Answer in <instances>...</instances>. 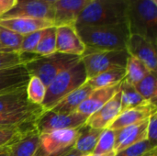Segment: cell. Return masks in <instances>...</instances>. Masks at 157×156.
I'll return each mask as SVG.
<instances>
[{"label":"cell","mask_w":157,"mask_h":156,"mask_svg":"<svg viewBox=\"0 0 157 156\" xmlns=\"http://www.w3.org/2000/svg\"><path fill=\"white\" fill-rule=\"evenodd\" d=\"M76 31L86 49L95 51H123L131 35L127 22L103 26H78Z\"/></svg>","instance_id":"6da1fadb"},{"label":"cell","mask_w":157,"mask_h":156,"mask_svg":"<svg viewBox=\"0 0 157 156\" xmlns=\"http://www.w3.org/2000/svg\"><path fill=\"white\" fill-rule=\"evenodd\" d=\"M127 24L131 34L157 45V4L153 0H127Z\"/></svg>","instance_id":"3957f363"},{"label":"cell","mask_w":157,"mask_h":156,"mask_svg":"<svg viewBox=\"0 0 157 156\" xmlns=\"http://www.w3.org/2000/svg\"><path fill=\"white\" fill-rule=\"evenodd\" d=\"M153 1H154L155 3H156V4H157V0H153Z\"/></svg>","instance_id":"f6af8a7d"},{"label":"cell","mask_w":157,"mask_h":156,"mask_svg":"<svg viewBox=\"0 0 157 156\" xmlns=\"http://www.w3.org/2000/svg\"><path fill=\"white\" fill-rule=\"evenodd\" d=\"M81 61V56L54 52L47 56H36L25 65L29 76H37L47 87L62 72Z\"/></svg>","instance_id":"5b68a950"},{"label":"cell","mask_w":157,"mask_h":156,"mask_svg":"<svg viewBox=\"0 0 157 156\" xmlns=\"http://www.w3.org/2000/svg\"><path fill=\"white\" fill-rule=\"evenodd\" d=\"M33 104L28 100L26 88L0 96V112L23 109Z\"/></svg>","instance_id":"603a6c76"},{"label":"cell","mask_w":157,"mask_h":156,"mask_svg":"<svg viewBox=\"0 0 157 156\" xmlns=\"http://www.w3.org/2000/svg\"><path fill=\"white\" fill-rule=\"evenodd\" d=\"M148 120L141 123L131 125L117 131L114 151L117 153L139 142L146 140V128Z\"/></svg>","instance_id":"ffe728a7"},{"label":"cell","mask_w":157,"mask_h":156,"mask_svg":"<svg viewBox=\"0 0 157 156\" xmlns=\"http://www.w3.org/2000/svg\"><path fill=\"white\" fill-rule=\"evenodd\" d=\"M103 130H98L84 124L80 128L79 135L74 144V148L82 154H92L96 148L99 136Z\"/></svg>","instance_id":"7402d4cb"},{"label":"cell","mask_w":157,"mask_h":156,"mask_svg":"<svg viewBox=\"0 0 157 156\" xmlns=\"http://www.w3.org/2000/svg\"><path fill=\"white\" fill-rule=\"evenodd\" d=\"M126 75L125 68H116L112 70H109L98 74L91 78L86 79V82L94 88H103L111 86L121 83Z\"/></svg>","instance_id":"cb8c5ba5"},{"label":"cell","mask_w":157,"mask_h":156,"mask_svg":"<svg viewBox=\"0 0 157 156\" xmlns=\"http://www.w3.org/2000/svg\"><path fill=\"white\" fill-rule=\"evenodd\" d=\"M121 112V97L119 91L111 99H109L98 110L90 115L86 125L98 130L108 129Z\"/></svg>","instance_id":"7c38bea8"},{"label":"cell","mask_w":157,"mask_h":156,"mask_svg":"<svg viewBox=\"0 0 157 156\" xmlns=\"http://www.w3.org/2000/svg\"><path fill=\"white\" fill-rule=\"evenodd\" d=\"M86 74L82 61L60 73L46 87V94L41 108L44 111L52 109L69 93L86 81Z\"/></svg>","instance_id":"277c9868"},{"label":"cell","mask_w":157,"mask_h":156,"mask_svg":"<svg viewBox=\"0 0 157 156\" xmlns=\"http://www.w3.org/2000/svg\"><path fill=\"white\" fill-rule=\"evenodd\" d=\"M19 1H27V0H18V2H19ZM43 1H46V2L51 3V4H53L56 0H43Z\"/></svg>","instance_id":"b9f144b4"},{"label":"cell","mask_w":157,"mask_h":156,"mask_svg":"<svg viewBox=\"0 0 157 156\" xmlns=\"http://www.w3.org/2000/svg\"><path fill=\"white\" fill-rule=\"evenodd\" d=\"M93 90L95 89L86 81L82 86L64 97L57 105H55L50 110L61 114H69L75 112L77 108L88 97Z\"/></svg>","instance_id":"44dd1931"},{"label":"cell","mask_w":157,"mask_h":156,"mask_svg":"<svg viewBox=\"0 0 157 156\" xmlns=\"http://www.w3.org/2000/svg\"><path fill=\"white\" fill-rule=\"evenodd\" d=\"M81 156H94L93 154H82Z\"/></svg>","instance_id":"7bdbcfd3"},{"label":"cell","mask_w":157,"mask_h":156,"mask_svg":"<svg viewBox=\"0 0 157 156\" xmlns=\"http://www.w3.org/2000/svg\"><path fill=\"white\" fill-rule=\"evenodd\" d=\"M0 51H4V50H3V48H2V46H1V44H0Z\"/></svg>","instance_id":"ee69618b"},{"label":"cell","mask_w":157,"mask_h":156,"mask_svg":"<svg viewBox=\"0 0 157 156\" xmlns=\"http://www.w3.org/2000/svg\"><path fill=\"white\" fill-rule=\"evenodd\" d=\"M156 104L149 101L145 102L136 108L121 112V114L108 129L118 131L131 125L141 123L144 120H147L153 114L156 113Z\"/></svg>","instance_id":"9a60e30c"},{"label":"cell","mask_w":157,"mask_h":156,"mask_svg":"<svg viewBox=\"0 0 157 156\" xmlns=\"http://www.w3.org/2000/svg\"><path fill=\"white\" fill-rule=\"evenodd\" d=\"M72 147H73V146H72ZM72 147L66 148V149H64V150H63V151H61V152L55 153V154H46V153L41 149V147H40V145L38 151L36 152V154H35V155L34 156H64L69 151H70V150H71V149H72Z\"/></svg>","instance_id":"74e56055"},{"label":"cell","mask_w":157,"mask_h":156,"mask_svg":"<svg viewBox=\"0 0 157 156\" xmlns=\"http://www.w3.org/2000/svg\"><path fill=\"white\" fill-rule=\"evenodd\" d=\"M126 50L131 56L143 62L150 71L156 72V45L149 40L138 34H131Z\"/></svg>","instance_id":"30bf717a"},{"label":"cell","mask_w":157,"mask_h":156,"mask_svg":"<svg viewBox=\"0 0 157 156\" xmlns=\"http://www.w3.org/2000/svg\"><path fill=\"white\" fill-rule=\"evenodd\" d=\"M26 92L29 103L41 106L46 94V86L37 76H30L26 87Z\"/></svg>","instance_id":"f546056e"},{"label":"cell","mask_w":157,"mask_h":156,"mask_svg":"<svg viewBox=\"0 0 157 156\" xmlns=\"http://www.w3.org/2000/svg\"><path fill=\"white\" fill-rule=\"evenodd\" d=\"M86 46L79 37L75 25L56 27V51L64 54L82 56Z\"/></svg>","instance_id":"8fae6325"},{"label":"cell","mask_w":157,"mask_h":156,"mask_svg":"<svg viewBox=\"0 0 157 156\" xmlns=\"http://www.w3.org/2000/svg\"><path fill=\"white\" fill-rule=\"evenodd\" d=\"M43 112L41 106L37 105H31L23 109L0 112V129L17 128L26 123L36 121Z\"/></svg>","instance_id":"ac0fdd59"},{"label":"cell","mask_w":157,"mask_h":156,"mask_svg":"<svg viewBox=\"0 0 157 156\" xmlns=\"http://www.w3.org/2000/svg\"><path fill=\"white\" fill-rule=\"evenodd\" d=\"M81 127L77 129L57 130L41 133L40 135V145L41 149L49 154L72 147L79 135Z\"/></svg>","instance_id":"9c48e42d"},{"label":"cell","mask_w":157,"mask_h":156,"mask_svg":"<svg viewBox=\"0 0 157 156\" xmlns=\"http://www.w3.org/2000/svg\"><path fill=\"white\" fill-rule=\"evenodd\" d=\"M129 56L127 50L95 51L86 49L81 56V61L88 79L109 70L125 68Z\"/></svg>","instance_id":"8992f818"},{"label":"cell","mask_w":157,"mask_h":156,"mask_svg":"<svg viewBox=\"0 0 157 156\" xmlns=\"http://www.w3.org/2000/svg\"><path fill=\"white\" fill-rule=\"evenodd\" d=\"M120 91L121 97V112L148 102L136 91L134 86L129 84L124 79L121 81Z\"/></svg>","instance_id":"d4e9b609"},{"label":"cell","mask_w":157,"mask_h":156,"mask_svg":"<svg viewBox=\"0 0 157 156\" xmlns=\"http://www.w3.org/2000/svg\"><path fill=\"white\" fill-rule=\"evenodd\" d=\"M115 154H116V152L115 151H111V152H109V153H106V154H99V155L97 156H115Z\"/></svg>","instance_id":"60d3db41"},{"label":"cell","mask_w":157,"mask_h":156,"mask_svg":"<svg viewBox=\"0 0 157 156\" xmlns=\"http://www.w3.org/2000/svg\"><path fill=\"white\" fill-rule=\"evenodd\" d=\"M121 83L103 88L95 89L88 96V97L77 108L75 112L89 117L102 106H104L109 99H111L121 89Z\"/></svg>","instance_id":"e0dca14e"},{"label":"cell","mask_w":157,"mask_h":156,"mask_svg":"<svg viewBox=\"0 0 157 156\" xmlns=\"http://www.w3.org/2000/svg\"><path fill=\"white\" fill-rule=\"evenodd\" d=\"M155 148L156 146L151 143L148 140H144L117 153L115 156H143Z\"/></svg>","instance_id":"d6a6232c"},{"label":"cell","mask_w":157,"mask_h":156,"mask_svg":"<svg viewBox=\"0 0 157 156\" xmlns=\"http://www.w3.org/2000/svg\"><path fill=\"white\" fill-rule=\"evenodd\" d=\"M29 78L24 64L0 70V96L26 88Z\"/></svg>","instance_id":"2e32d148"},{"label":"cell","mask_w":157,"mask_h":156,"mask_svg":"<svg viewBox=\"0 0 157 156\" xmlns=\"http://www.w3.org/2000/svg\"><path fill=\"white\" fill-rule=\"evenodd\" d=\"M44 29L37 30L35 32H32V33H29V34H27V35L23 36V40H22V43H21L19 52L33 53L34 54L35 49L38 46L40 39H41V36L43 34Z\"/></svg>","instance_id":"836d02e7"},{"label":"cell","mask_w":157,"mask_h":156,"mask_svg":"<svg viewBox=\"0 0 157 156\" xmlns=\"http://www.w3.org/2000/svg\"><path fill=\"white\" fill-rule=\"evenodd\" d=\"M87 118V116L78 112L61 114L47 110L36 120L35 127L40 134L57 130L77 129L86 123Z\"/></svg>","instance_id":"52a82bcc"},{"label":"cell","mask_w":157,"mask_h":156,"mask_svg":"<svg viewBox=\"0 0 157 156\" xmlns=\"http://www.w3.org/2000/svg\"><path fill=\"white\" fill-rule=\"evenodd\" d=\"M17 2L18 0H0V17L10 11Z\"/></svg>","instance_id":"8d00e7d4"},{"label":"cell","mask_w":157,"mask_h":156,"mask_svg":"<svg viewBox=\"0 0 157 156\" xmlns=\"http://www.w3.org/2000/svg\"><path fill=\"white\" fill-rule=\"evenodd\" d=\"M125 70L126 75L124 80L132 86H135L137 83H139L150 72V70L143 62L131 55L128 57Z\"/></svg>","instance_id":"4316f807"},{"label":"cell","mask_w":157,"mask_h":156,"mask_svg":"<svg viewBox=\"0 0 157 156\" xmlns=\"http://www.w3.org/2000/svg\"><path fill=\"white\" fill-rule=\"evenodd\" d=\"M40 133L35 123L26 128L17 137L6 144L10 156H34L40 147Z\"/></svg>","instance_id":"4fadbf2b"},{"label":"cell","mask_w":157,"mask_h":156,"mask_svg":"<svg viewBox=\"0 0 157 156\" xmlns=\"http://www.w3.org/2000/svg\"><path fill=\"white\" fill-rule=\"evenodd\" d=\"M0 26L8 29L12 31H15L22 36H25L27 34L35 32L37 30L44 29L54 25L50 20L17 17L0 18Z\"/></svg>","instance_id":"d6986e66"},{"label":"cell","mask_w":157,"mask_h":156,"mask_svg":"<svg viewBox=\"0 0 157 156\" xmlns=\"http://www.w3.org/2000/svg\"><path fill=\"white\" fill-rule=\"evenodd\" d=\"M54 52H56V27L52 26L44 29L34 54L38 56H47Z\"/></svg>","instance_id":"83f0119b"},{"label":"cell","mask_w":157,"mask_h":156,"mask_svg":"<svg viewBox=\"0 0 157 156\" xmlns=\"http://www.w3.org/2000/svg\"><path fill=\"white\" fill-rule=\"evenodd\" d=\"M116 135H117V131L115 130H110V129L103 130L99 136L96 148L92 153L93 155L97 156L114 151Z\"/></svg>","instance_id":"1f68e13d"},{"label":"cell","mask_w":157,"mask_h":156,"mask_svg":"<svg viewBox=\"0 0 157 156\" xmlns=\"http://www.w3.org/2000/svg\"><path fill=\"white\" fill-rule=\"evenodd\" d=\"M143 156H157L156 148H155V149H154V150H152V151H150V152H148L147 154H145L144 155H143Z\"/></svg>","instance_id":"ab89813d"},{"label":"cell","mask_w":157,"mask_h":156,"mask_svg":"<svg viewBox=\"0 0 157 156\" xmlns=\"http://www.w3.org/2000/svg\"><path fill=\"white\" fill-rule=\"evenodd\" d=\"M136 91L146 100L156 104L157 80L156 72L150 71L139 83L134 86Z\"/></svg>","instance_id":"484cf974"},{"label":"cell","mask_w":157,"mask_h":156,"mask_svg":"<svg viewBox=\"0 0 157 156\" xmlns=\"http://www.w3.org/2000/svg\"><path fill=\"white\" fill-rule=\"evenodd\" d=\"M17 17L45 19L52 22L53 19L52 4L43 0L19 1L10 11H8L0 18Z\"/></svg>","instance_id":"ba28073f"},{"label":"cell","mask_w":157,"mask_h":156,"mask_svg":"<svg viewBox=\"0 0 157 156\" xmlns=\"http://www.w3.org/2000/svg\"><path fill=\"white\" fill-rule=\"evenodd\" d=\"M89 0H56L52 4L53 25H75Z\"/></svg>","instance_id":"5bb4252c"},{"label":"cell","mask_w":157,"mask_h":156,"mask_svg":"<svg viewBox=\"0 0 157 156\" xmlns=\"http://www.w3.org/2000/svg\"><path fill=\"white\" fill-rule=\"evenodd\" d=\"M82 155V154L80 153V152H78L77 150H75V148H74V146L72 147V149L65 154L64 156H81Z\"/></svg>","instance_id":"f35d334b"},{"label":"cell","mask_w":157,"mask_h":156,"mask_svg":"<svg viewBox=\"0 0 157 156\" xmlns=\"http://www.w3.org/2000/svg\"><path fill=\"white\" fill-rule=\"evenodd\" d=\"M33 53H23L17 51H0V70L26 64L36 57Z\"/></svg>","instance_id":"f1b7e54d"},{"label":"cell","mask_w":157,"mask_h":156,"mask_svg":"<svg viewBox=\"0 0 157 156\" xmlns=\"http://www.w3.org/2000/svg\"><path fill=\"white\" fill-rule=\"evenodd\" d=\"M35 121L33 122H29L26 123L20 127L17 128H5V129H0V147L6 145L9 143L12 140H14L16 137H17L26 128L29 126L34 124Z\"/></svg>","instance_id":"e575fe53"},{"label":"cell","mask_w":157,"mask_h":156,"mask_svg":"<svg viewBox=\"0 0 157 156\" xmlns=\"http://www.w3.org/2000/svg\"><path fill=\"white\" fill-rule=\"evenodd\" d=\"M23 36L0 26V44L6 51L19 52Z\"/></svg>","instance_id":"4dcf8cb0"},{"label":"cell","mask_w":157,"mask_h":156,"mask_svg":"<svg viewBox=\"0 0 157 156\" xmlns=\"http://www.w3.org/2000/svg\"><path fill=\"white\" fill-rule=\"evenodd\" d=\"M127 22V0H89L75 26H103Z\"/></svg>","instance_id":"7a4b0ae2"},{"label":"cell","mask_w":157,"mask_h":156,"mask_svg":"<svg viewBox=\"0 0 157 156\" xmlns=\"http://www.w3.org/2000/svg\"><path fill=\"white\" fill-rule=\"evenodd\" d=\"M146 140L157 146V112L148 119L146 128Z\"/></svg>","instance_id":"d590c367"}]
</instances>
